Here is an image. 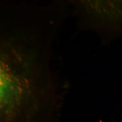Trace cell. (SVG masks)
Returning a JSON list of instances; mask_svg holds the SVG:
<instances>
[{"label": "cell", "mask_w": 122, "mask_h": 122, "mask_svg": "<svg viewBox=\"0 0 122 122\" xmlns=\"http://www.w3.org/2000/svg\"><path fill=\"white\" fill-rule=\"evenodd\" d=\"M69 1L0 4L1 122H51L59 106L52 49Z\"/></svg>", "instance_id": "obj_1"}, {"label": "cell", "mask_w": 122, "mask_h": 122, "mask_svg": "<svg viewBox=\"0 0 122 122\" xmlns=\"http://www.w3.org/2000/svg\"><path fill=\"white\" fill-rule=\"evenodd\" d=\"M79 30L95 33L103 44L122 37V1L69 0Z\"/></svg>", "instance_id": "obj_2"}]
</instances>
